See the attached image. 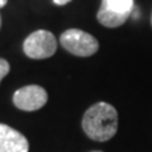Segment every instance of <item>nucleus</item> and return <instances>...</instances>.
<instances>
[{
  "mask_svg": "<svg viewBox=\"0 0 152 152\" xmlns=\"http://www.w3.org/2000/svg\"><path fill=\"white\" fill-rule=\"evenodd\" d=\"M83 128L94 141L105 142L110 140L118 129V113L115 108L105 102L90 107L84 114Z\"/></svg>",
  "mask_w": 152,
  "mask_h": 152,
  "instance_id": "obj_1",
  "label": "nucleus"
},
{
  "mask_svg": "<svg viewBox=\"0 0 152 152\" xmlns=\"http://www.w3.org/2000/svg\"><path fill=\"white\" fill-rule=\"evenodd\" d=\"M60 42L66 51L80 57L91 56L99 50L96 38L76 28L65 31L60 37Z\"/></svg>",
  "mask_w": 152,
  "mask_h": 152,
  "instance_id": "obj_2",
  "label": "nucleus"
},
{
  "mask_svg": "<svg viewBox=\"0 0 152 152\" xmlns=\"http://www.w3.org/2000/svg\"><path fill=\"white\" fill-rule=\"evenodd\" d=\"M23 50L24 53L33 60H43L51 57L57 50L56 37L48 31H36L26 38Z\"/></svg>",
  "mask_w": 152,
  "mask_h": 152,
  "instance_id": "obj_3",
  "label": "nucleus"
},
{
  "mask_svg": "<svg viewBox=\"0 0 152 152\" xmlns=\"http://www.w3.org/2000/svg\"><path fill=\"white\" fill-rule=\"evenodd\" d=\"M48 99L46 90L38 85H28V86L18 89L14 93L13 102L15 107L22 110L33 112L45 105Z\"/></svg>",
  "mask_w": 152,
  "mask_h": 152,
  "instance_id": "obj_4",
  "label": "nucleus"
},
{
  "mask_svg": "<svg viewBox=\"0 0 152 152\" xmlns=\"http://www.w3.org/2000/svg\"><path fill=\"white\" fill-rule=\"evenodd\" d=\"M29 143L20 132L0 123V152H28Z\"/></svg>",
  "mask_w": 152,
  "mask_h": 152,
  "instance_id": "obj_5",
  "label": "nucleus"
},
{
  "mask_svg": "<svg viewBox=\"0 0 152 152\" xmlns=\"http://www.w3.org/2000/svg\"><path fill=\"white\" fill-rule=\"evenodd\" d=\"M131 17V14H122L113 12L108 8L100 7L98 12V20L100 24H103L107 28H117L121 27L122 24H124L127 22V19Z\"/></svg>",
  "mask_w": 152,
  "mask_h": 152,
  "instance_id": "obj_6",
  "label": "nucleus"
},
{
  "mask_svg": "<svg viewBox=\"0 0 152 152\" xmlns=\"http://www.w3.org/2000/svg\"><path fill=\"white\" fill-rule=\"evenodd\" d=\"M102 7L122 14H132L133 0H103Z\"/></svg>",
  "mask_w": 152,
  "mask_h": 152,
  "instance_id": "obj_7",
  "label": "nucleus"
},
{
  "mask_svg": "<svg viewBox=\"0 0 152 152\" xmlns=\"http://www.w3.org/2000/svg\"><path fill=\"white\" fill-rule=\"evenodd\" d=\"M9 70H10L9 62L4 58H0V83H1V80L9 74Z\"/></svg>",
  "mask_w": 152,
  "mask_h": 152,
  "instance_id": "obj_8",
  "label": "nucleus"
},
{
  "mask_svg": "<svg viewBox=\"0 0 152 152\" xmlns=\"http://www.w3.org/2000/svg\"><path fill=\"white\" fill-rule=\"evenodd\" d=\"M71 0H53V3L56 4V5H65V4L70 3Z\"/></svg>",
  "mask_w": 152,
  "mask_h": 152,
  "instance_id": "obj_9",
  "label": "nucleus"
},
{
  "mask_svg": "<svg viewBox=\"0 0 152 152\" xmlns=\"http://www.w3.org/2000/svg\"><path fill=\"white\" fill-rule=\"evenodd\" d=\"M7 3H8V0H0V8L5 7V5H7Z\"/></svg>",
  "mask_w": 152,
  "mask_h": 152,
  "instance_id": "obj_10",
  "label": "nucleus"
},
{
  "mask_svg": "<svg viewBox=\"0 0 152 152\" xmlns=\"http://www.w3.org/2000/svg\"><path fill=\"white\" fill-rule=\"evenodd\" d=\"M0 26H1V18H0Z\"/></svg>",
  "mask_w": 152,
  "mask_h": 152,
  "instance_id": "obj_11",
  "label": "nucleus"
},
{
  "mask_svg": "<svg viewBox=\"0 0 152 152\" xmlns=\"http://www.w3.org/2000/svg\"><path fill=\"white\" fill-rule=\"evenodd\" d=\"M93 152H102V151H93Z\"/></svg>",
  "mask_w": 152,
  "mask_h": 152,
  "instance_id": "obj_12",
  "label": "nucleus"
},
{
  "mask_svg": "<svg viewBox=\"0 0 152 152\" xmlns=\"http://www.w3.org/2000/svg\"><path fill=\"white\" fill-rule=\"evenodd\" d=\"M151 23H152V18H151Z\"/></svg>",
  "mask_w": 152,
  "mask_h": 152,
  "instance_id": "obj_13",
  "label": "nucleus"
}]
</instances>
